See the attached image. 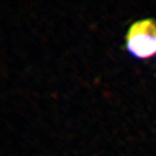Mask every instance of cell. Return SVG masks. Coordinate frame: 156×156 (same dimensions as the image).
<instances>
[{
	"mask_svg": "<svg viewBox=\"0 0 156 156\" xmlns=\"http://www.w3.org/2000/svg\"><path fill=\"white\" fill-rule=\"evenodd\" d=\"M128 51L138 58H148L156 53V21L151 18L134 23L126 36Z\"/></svg>",
	"mask_w": 156,
	"mask_h": 156,
	"instance_id": "6da1fadb",
	"label": "cell"
}]
</instances>
